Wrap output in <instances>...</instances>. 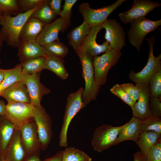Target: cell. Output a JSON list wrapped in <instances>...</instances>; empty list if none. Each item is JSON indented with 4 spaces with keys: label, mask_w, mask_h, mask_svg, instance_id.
<instances>
[{
    "label": "cell",
    "mask_w": 161,
    "mask_h": 161,
    "mask_svg": "<svg viewBox=\"0 0 161 161\" xmlns=\"http://www.w3.org/2000/svg\"><path fill=\"white\" fill-rule=\"evenodd\" d=\"M39 6L27 12L20 13L13 17L7 15L1 16L0 24L2 27L0 32L4 41L8 45L13 48L18 47L22 28Z\"/></svg>",
    "instance_id": "1"
},
{
    "label": "cell",
    "mask_w": 161,
    "mask_h": 161,
    "mask_svg": "<svg viewBox=\"0 0 161 161\" xmlns=\"http://www.w3.org/2000/svg\"><path fill=\"white\" fill-rule=\"evenodd\" d=\"M75 51L79 58L82 65V77L85 82L82 99L86 105L92 100L96 99L101 86L97 84L95 80L93 57L79 49Z\"/></svg>",
    "instance_id": "2"
},
{
    "label": "cell",
    "mask_w": 161,
    "mask_h": 161,
    "mask_svg": "<svg viewBox=\"0 0 161 161\" xmlns=\"http://www.w3.org/2000/svg\"><path fill=\"white\" fill-rule=\"evenodd\" d=\"M83 90V87H80L75 92L70 93L67 98L63 124L59 137L60 146H67V132L70 123L77 114L86 106L82 99Z\"/></svg>",
    "instance_id": "3"
},
{
    "label": "cell",
    "mask_w": 161,
    "mask_h": 161,
    "mask_svg": "<svg viewBox=\"0 0 161 161\" xmlns=\"http://www.w3.org/2000/svg\"><path fill=\"white\" fill-rule=\"evenodd\" d=\"M155 34L146 38L149 47L148 60L145 66L140 72L136 73L132 70L129 74V78L137 83H149L152 77L161 69V54L155 57L153 55V47Z\"/></svg>",
    "instance_id": "4"
},
{
    "label": "cell",
    "mask_w": 161,
    "mask_h": 161,
    "mask_svg": "<svg viewBox=\"0 0 161 161\" xmlns=\"http://www.w3.org/2000/svg\"><path fill=\"white\" fill-rule=\"evenodd\" d=\"M123 125L113 126L104 124L98 127L95 130L91 140V144L94 150L101 153L111 147L116 141Z\"/></svg>",
    "instance_id": "5"
},
{
    "label": "cell",
    "mask_w": 161,
    "mask_h": 161,
    "mask_svg": "<svg viewBox=\"0 0 161 161\" xmlns=\"http://www.w3.org/2000/svg\"><path fill=\"white\" fill-rule=\"evenodd\" d=\"M121 55V51L111 49L100 56L93 57L94 77L97 84L101 86L106 83L109 70L117 64Z\"/></svg>",
    "instance_id": "6"
},
{
    "label": "cell",
    "mask_w": 161,
    "mask_h": 161,
    "mask_svg": "<svg viewBox=\"0 0 161 161\" xmlns=\"http://www.w3.org/2000/svg\"><path fill=\"white\" fill-rule=\"evenodd\" d=\"M128 34L131 44L139 52L145 36L157 29L161 24V20L154 21L143 17L137 18L131 23Z\"/></svg>",
    "instance_id": "7"
},
{
    "label": "cell",
    "mask_w": 161,
    "mask_h": 161,
    "mask_svg": "<svg viewBox=\"0 0 161 161\" xmlns=\"http://www.w3.org/2000/svg\"><path fill=\"white\" fill-rule=\"evenodd\" d=\"M34 108L31 103H7L3 117L13 124L15 130H20L24 123L33 118Z\"/></svg>",
    "instance_id": "8"
},
{
    "label": "cell",
    "mask_w": 161,
    "mask_h": 161,
    "mask_svg": "<svg viewBox=\"0 0 161 161\" xmlns=\"http://www.w3.org/2000/svg\"><path fill=\"white\" fill-rule=\"evenodd\" d=\"M32 118L37 126L41 149L45 150L51 142L53 135L51 119L41 105L35 106Z\"/></svg>",
    "instance_id": "9"
},
{
    "label": "cell",
    "mask_w": 161,
    "mask_h": 161,
    "mask_svg": "<svg viewBox=\"0 0 161 161\" xmlns=\"http://www.w3.org/2000/svg\"><path fill=\"white\" fill-rule=\"evenodd\" d=\"M126 1L118 0L111 5L97 9L91 8L88 2L82 3L79 6V10L84 20L92 27L103 24L112 12Z\"/></svg>",
    "instance_id": "10"
},
{
    "label": "cell",
    "mask_w": 161,
    "mask_h": 161,
    "mask_svg": "<svg viewBox=\"0 0 161 161\" xmlns=\"http://www.w3.org/2000/svg\"><path fill=\"white\" fill-rule=\"evenodd\" d=\"M71 23V18L60 17L54 21L46 24L36 42L44 47L54 41H59V32H64Z\"/></svg>",
    "instance_id": "11"
},
{
    "label": "cell",
    "mask_w": 161,
    "mask_h": 161,
    "mask_svg": "<svg viewBox=\"0 0 161 161\" xmlns=\"http://www.w3.org/2000/svg\"><path fill=\"white\" fill-rule=\"evenodd\" d=\"M20 130L21 141L26 157L40 151L41 145L37 127L33 118L24 123Z\"/></svg>",
    "instance_id": "12"
},
{
    "label": "cell",
    "mask_w": 161,
    "mask_h": 161,
    "mask_svg": "<svg viewBox=\"0 0 161 161\" xmlns=\"http://www.w3.org/2000/svg\"><path fill=\"white\" fill-rule=\"evenodd\" d=\"M41 72L31 75H23L21 80L25 84L30 98L31 103L35 106H39L43 96L49 93L50 90L45 86L40 81Z\"/></svg>",
    "instance_id": "13"
},
{
    "label": "cell",
    "mask_w": 161,
    "mask_h": 161,
    "mask_svg": "<svg viewBox=\"0 0 161 161\" xmlns=\"http://www.w3.org/2000/svg\"><path fill=\"white\" fill-rule=\"evenodd\" d=\"M161 5L160 3L156 1L134 0L131 9L126 12L119 13V16L123 23H131L137 18L145 17L154 9Z\"/></svg>",
    "instance_id": "14"
},
{
    "label": "cell",
    "mask_w": 161,
    "mask_h": 161,
    "mask_svg": "<svg viewBox=\"0 0 161 161\" xmlns=\"http://www.w3.org/2000/svg\"><path fill=\"white\" fill-rule=\"evenodd\" d=\"M102 27L106 30L104 38L111 48L121 51L125 45V33L120 23L114 19H107Z\"/></svg>",
    "instance_id": "15"
},
{
    "label": "cell",
    "mask_w": 161,
    "mask_h": 161,
    "mask_svg": "<svg viewBox=\"0 0 161 161\" xmlns=\"http://www.w3.org/2000/svg\"><path fill=\"white\" fill-rule=\"evenodd\" d=\"M103 28L102 24L91 27L88 34L79 49L94 57L111 49L109 43L106 41L101 45L98 44L96 42L97 35Z\"/></svg>",
    "instance_id": "16"
},
{
    "label": "cell",
    "mask_w": 161,
    "mask_h": 161,
    "mask_svg": "<svg viewBox=\"0 0 161 161\" xmlns=\"http://www.w3.org/2000/svg\"><path fill=\"white\" fill-rule=\"evenodd\" d=\"M136 85L139 90L138 100L131 108L133 116L142 119L151 114L149 106L150 97L149 83H137Z\"/></svg>",
    "instance_id": "17"
},
{
    "label": "cell",
    "mask_w": 161,
    "mask_h": 161,
    "mask_svg": "<svg viewBox=\"0 0 161 161\" xmlns=\"http://www.w3.org/2000/svg\"><path fill=\"white\" fill-rule=\"evenodd\" d=\"M0 96L5 98L7 103H31L26 85L22 80L17 81L4 89L0 93Z\"/></svg>",
    "instance_id": "18"
},
{
    "label": "cell",
    "mask_w": 161,
    "mask_h": 161,
    "mask_svg": "<svg viewBox=\"0 0 161 161\" xmlns=\"http://www.w3.org/2000/svg\"><path fill=\"white\" fill-rule=\"evenodd\" d=\"M18 55L22 62L27 60L47 56L44 47L37 42H30L20 39Z\"/></svg>",
    "instance_id": "19"
},
{
    "label": "cell",
    "mask_w": 161,
    "mask_h": 161,
    "mask_svg": "<svg viewBox=\"0 0 161 161\" xmlns=\"http://www.w3.org/2000/svg\"><path fill=\"white\" fill-rule=\"evenodd\" d=\"M141 123V119L133 116L129 122L124 124L120 130L113 145L127 140L136 142L140 133Z\"/></svg>",
    "instance_id": "20"
},
{
    "label": "cell",
    "mask_w": 161,
    "mask_h": 161,
    "mask_svg": "<svg viewBox=\"0 0 161 161\" xmlns=\"http://www.w3.org/2000/svg\"><path fill=\"white\" fill-rule=\"evenodd\" d=\"M26 157L20 130L15 131L6 150L4 159L8 161H24Z\"/></svg>",
    "instance_id": "21"
},
{
    "label": "cell",
    "mask_w": 161,
    "mask_h": 161,
    "mask_svg": "<svg viewBox=\"0 0 161 161\" xmlns=\"http://www.w3.org/2000/svg\"><path fill=\"white\" fill-rule=\"evenodd\" d=\"M46 24L36 18L30 17L22 28L20 35V39L35 42Z\"/></svg>",
    "instance_id": "22"
},
{
    "label": "cell",
    "mask_w": 161,
    "mask_h": 161,
    "mask_svg": "<svg viewBox=\"0 0 161 161\" xmlns=\"http://www.w3.org/2000/svg\"><path fill=\"white\" fill-rule=\"evenodd\" d=\"M15 131L13 124L0 116V160L4 159L7 147Z\"/></svg>",
    "instance_id": "23"
},
{
    "label": "cell",
    "mask_w": 161,
    "mask_h": 161,
    "mask_svg": "<svg viewBox=\"0 0 161 161\" xmlns=\"http://www.w3.org/2000/svg\"><path fill=\"white\" fill-rule=\"evenodd\" d=\"M161 135L153 131H143L140 133L135 143L140 151L145 156L153 147L161 142Z\"/></svg>",
    "instance_id": "24"
},
{
    "label": "cell",
    "mask_w": 161,
    "mask_h": 161,
    "mask_svg": "<svg viewBox=\"0 0 161 161\" xmlns=\"http://www.w3.org/2000/svg\"><path fill=\"white\" fill-rule=\"evenodd\" d=\"M91 27L84 20L81 25L74 28L68 33L67 38L69 43L75 50L80 48Z\"/></svg>",
    "instance_id": "25"
},
{
    "label": "cell",
    "mask_w": 161,
    "mask_h": 161,
    "mask_svg": "<svg viewBox=\"0 0 161 161\" xmlns=\"http://www.w3.org/2000/svg\"><path fill=\"white\" fill-rule=\"evenodd\" d=\"M50 70L63 79L68 78V73L65 68L63 58L51 56H47L44 69Z\"/></svg>",
    "instance_id": "26"
},
{
    "label": "cell",
    "mask_w": 161,
    "mask_h": 161,
    "mask_svg": "<svg viewBox=\"0 0 161 161\" xmlns=\"http://www.w3.org/2000/svg\"><path fill=\"white\" fill-rule=\"evenodd\" d=\"M46 56H42L27 60L21 62L23 75H31L41 72L44 69Z\"/></svg>",
    "instance_id": "27"
},
{
    "label": "cell",
    "mask_w": 161,
    "mask_h": 161,
    "mask_svg": "<svg viewBox=\"0 0 161 161\" xmlns=\"http://www.w3.org/2000/svg\"><path fill=\"white\" fill-rule=\"evenodd\" d=\"M22 74L20 63L12 69H4V78L0 83V93L14 83L21 80Z\"/></svg>",
    "instance_id": "28"
},
{
    "label": "cell",
    "mask_w": 161,
    "mask_h": 161,
    "mask_svg": "<svg viewBox=\"0 0 161 161\" xmlns=\"http://www.w3.org/2000/svg\"><path fill=\"white\" fill-rule=\"evenodd\" d=\"M56 16L55 13L48 4L47 0H44L30 17L36 18L47 24L52 22Z\"/></svg>",
    "instance_id": "29"
},
{
    "label": "cell",
    "mask_w": 161,
    "mask_h": 161,
    "mask_svg": "<svg viewBox=\"0 0 161 161\" xmlns=\"http://www.w3.org/2000/svg\"><path fill=\"white\" fill-rule=\"evenodd\" d=\"M140 128V133L151 131L161 135V117L151 114L141 119Z\"/></svg>",
    "instance_id": "30"
},
{
    "label": "cell",
    "mask_w": 161,
    "mask_h": 161,
    "mask_svg": "<svg viewBox=\"0 0 161 161\" xmlns=\"http://www.w3.org/2000/svg\"><path fill=\"white\" fill-rule=\"evenodd\" d=\"M47 56L63 58L67 54V47L60 41L56 40L44 47Z\"/></svg>",
    "instance_id": "31"
},
{
    "label": "cell",
    "mask_w": 161,
    "mask_h": 161,
    "mask_svg": "<svg viewBox=\"0 0 161 161\" xmlns=\"http://www.w3.org/2000/svg\"><path fill=\"white\" fill-rule=\"evenodd\" d=\"M63 151L62 161H92L86 153L74 147H67Z\"/></svg>",
    "instance_id": "32"
},
{
    "label": "cell",
    "mask_w": 161,
    "mask_h": 161,
    "mask_svg": "<svg viewBox=\"0 0 161 161\" xmlns=\"http://www.w3.org/2000/svg\"><path fill=\"white\" fill-rule=\"evenodd\" d=\"M20 13L17 0H0V16H16Z\"/></svg>",
    "instance_id": "33"
},
{
    "label": "cell",
    "mask_w": 161,
    "mask_h": 161,
    "mask_svg": "<svg viewBox=\"0 0 161 161\" xmlns=\"http://www.w3.org/2000/svg\"><path fill=\"white\" fill-rule=\"evenodd\" d=\"M149 83L150 96L157 97L161 99V69L152 77Z\"/></svg>",
    "instance_id": "34"
},
{
    "label": "cell",
    "mask_w": 161,
    "mask_h": 161,
    "mask_svg": "<svg viewBox=\"0 0 161 161\" xmlns=\"http://www.w3.org/2000/svg\"><path fill=\"white\" fill-rule=\"evenodd\" d=\"M110 91L131 107L135 103L130 95L120 86L119 84H117L114 85L110 89Z\"/></svg>",
    "instance_id": "35"
},
{
    "label": "cell",
    "mask_w": 161,
    "mask_h": 161,
    "mask_svg": "<svg viewBox=\"0 0 161 161\" xmlns=\"http://www.w3.org/2000/svg\"><path fill=\"white\" fill-rule=\"evenodd\" d=\"M44 0H17L20 13H24L39 6Z\"/></svg>",
    "instance_id": "36"
},
{
    "label": "cell",
    "mask_w": 161,
    "mask_h": 161,
    "mask_svg": "<svg viewBox=\"0 0 161 161\" xmlns=\"http://www.w3.org/2000/svg\"><path fill=\"white\" fill-rule=\"evenodd\" d=\"M145 157L146 161H161V142L153 147Z\"/></svg>",
    "instance_id": "37"
},
{
    "label": "cell",
    "mask_w": 161,
    "mask_h": 161,
    "mask_svg": "<svg viewBox=\"0 0 161 161\" xmlns=\"http://www.w3.org/2000/svg\"><path fill=\"white\" fill-rule=\"evenodd\" d=\"M120 86L131 97L135 103L138 100L139 90L136 85L131 83H124L120 85Z\"/></svg>",
    "instance_id": "38"
},
{
    "label": "cell",
    "mask_w": 161,
    "mask_h": 161,
    "mask_svg": "<svg viewBox=\"0 0 161 161\" xmlns=\"http://www.w3.org/2000/svg\"><path fill=\"white\" fill-rule=\"evenodd\" d=\"M149 106L151 114L161 117V99L154 96H150Z\"/></svg>",
    "instance_id": "39"
},
{
    "label": "cell",
    "mask_w": 161,
    "mask_h": 161,
    "mask_svg": "<svg viewBox=\"0 0 161 161\" xmlns=\"http://www.w3.org/2000/svg\"><path fill=\"white\" fill-rule=\"evenodd\" d=\"M77 1V0H65L63 9L59 14L60 17L71 18L72 8Z\"/></svg>",
    "instance_id": "40"
},
{
    "label": "cell",
    "mask_w": 161,
    "mask_h": 161,
    "mask_svg": "<svg viewBox=\"0 0 161 161\" xmlns=\"http://www.w3.org/2000/svg\"><path fill=\"white\" fill-rule=\"evenodd\" d=\"M61 0H47V3L57 16L59 15L61 11Z\"/></svg>",
    "instance_id": "41"
},
{
    "label": "cell",
    "mask_w": 161,
    "mask_h": 161,
    "mask_svg": "<svg viewBox=\"0 0 161 161\" xmlns=\"http://www.w3.org/2000/svg\"><path fill=\"white\" fill-rule=\"evenodd\" d=\"M40 152H36L27 156L24 161H43L40 158Z\"/></svg>",
    "instance_id": "42"
},
{
    "label": "cell",
    "mask_w": 161,
    "mask_h": 161,
    "mask_svg": "<svg viewBox=\"0 0 161 161\" xmlns=\"http://www.w3.org/2000/svg\"><path fill=\"white\" fill-rule=\"evenodd\" d=\"M63 153V151H59L53 157L46 159L43 161H62Z\"/></svg>",
    "instance_id": "43"
},
{
    "label": "cell",
    "mask_w": 161,
    "mask_h": 161,
    "mask_svg": "<svg viewBox=\"0 0 161 161\" xmlns=\"http://www.w3.org/2000/svg\"><path fill=\"white\" fill-rule=\"evenodd\" d=\"M133 158L134 161H146L145 156L140 151L135 153Z\"/></svg>",
    "instance_id": "44"
},
{
    "label": "cell",
    "mask_w": 161,
    "mask_h": 161,
    "mask_svg": "<svg viewBox=\"0 0 161 161\" xmlns=\"http://www.w3.org/2000/svg\"><path fill=\"white\" fill-rule=\"evenodd\" d=\"M6 106L5 102L0 99V116H3L5 113Z\"/></svg>",
    "instance_id": "45"
},
{
    "label": "cell",
    "mask_w": 161,
    "mask_h": 161,
    "mask_svg": "<svg viewBox=\"0 0 161 161\" xmlns=\"http://www.w3.org/2000/svg\"><path fill=\"white\" fill-rule=\"evenodd\" d=\"M4 69L0 68V83L2 81L4 78Z\"/></svg>",
    "instance_id": "46"
},
{
    "label": "cell",
    "mask_w": 161,
    "mask_h": 161,
    "mask_svg": "<svg viewBox=\"0 0 161 161\" xmlns=\"http://www.w3.org/2000/svg\"><path fill=\"white\" fill-rule=\"evenodd\" d=\"M4 41V40L3 38V37L0 32V52L1 50V48L2 46V45L3 44V42ZM1 61L0 60V64L1 63Z\"/></svg>",
    "instance_id": "47"
},
{
    "label": "cell",
    "mask_w": 161,
    "mask_h": 161,
    "mask_svg": "<svg viewBox=\"0 0 161 161\" xmlns=\"http://www.w3.org/2000/svg\"><path fill=\"white\" fill-rule=\"evenodd\" d=\"M0 161H7L6 160L3 159V160H0Z\"/></svg>",
    "instance_id": "48"
},
{
    "label": "cell",
    "mask_w": 161,
    "mask_h": 161,
    "mask_svg": "<svg viewBox=\"0 0 161 161\" xmlns=\"http://www.w3.org/2000/svg\"><path fill=\"white\" fill-rule=\"evenodd\" d=\"M0 18H1V16H0Z\"/></svg>",
    "instance_id": "49"
}]
</instances>
